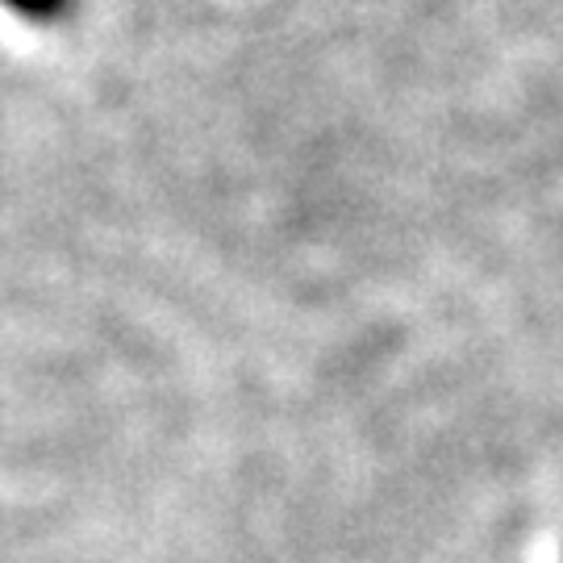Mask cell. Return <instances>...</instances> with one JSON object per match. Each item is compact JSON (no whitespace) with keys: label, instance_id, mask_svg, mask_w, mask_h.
I'll list each match as a JSON object with an SVG mask.
<instances>
[{"label":"cell","instance_id":"cell-1","mask_svg":"<svg viewBox=\"0 0 563 563\" xmlns=\"http://www.w3.org/2000/svg\"><path fill=\"white\" fill-rule=\"evenodd\" d=\"M9 13H18L21 21H34V25H51V21H63L71 0H0Z\"/></svg>","mask_w":563,"mask_h":563}]
</instances>
